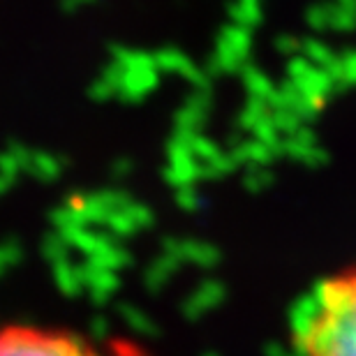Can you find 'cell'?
Here are the masks:
<instances>
[{
	"label": "cell",
	"mask_w": 356,
	"mask_h": 356,
	"mask_svg": "<svg viewBox=\"0 0 356 356\" xmlns=\"http://www.w3.org/2000/svg\"><path fill=\"white\" fill-rule=\"evenodd\" d=\"M303 356H356V264L317 282L294 310Z\"/></svg>",
	"instance_id": "1"
},
{
	"label": "cell",
	"mask_w": 356,
	"mask_h": 356,
	"mask_svg": "<svg viewBox=\"0 0 356 356\" xmlns=\"http://www.w3.org/2000/svg\"><path fill=\"white\" fill-rule=\"evenodd\" d=\"M0 356H99L72 333L38 326H5L0 329Z\"/></svg>",
	"instance_id": "2"
}]
</instances>
